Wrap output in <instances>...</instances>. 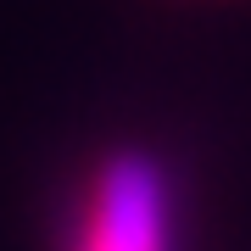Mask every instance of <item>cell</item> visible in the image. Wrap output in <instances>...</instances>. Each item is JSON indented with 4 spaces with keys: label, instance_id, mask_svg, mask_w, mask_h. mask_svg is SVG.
Returning <instances> with one entry per match:
<instances>
[{
    "label": "cell",
    "instance_id": "1",
    "mask_svg": "<svg viewBox=\"0 0 251 251\" xmlns=\"http://www.w3.org/2000/svg\"><path fill=\"white\" fill-rule=\"evenodd\" d=\"M62 251H179V206L168 168L134 145L100 156Z\"/></svg>",
    "mask_w": 251,
    "mask_h": 251
}]
</instances>
